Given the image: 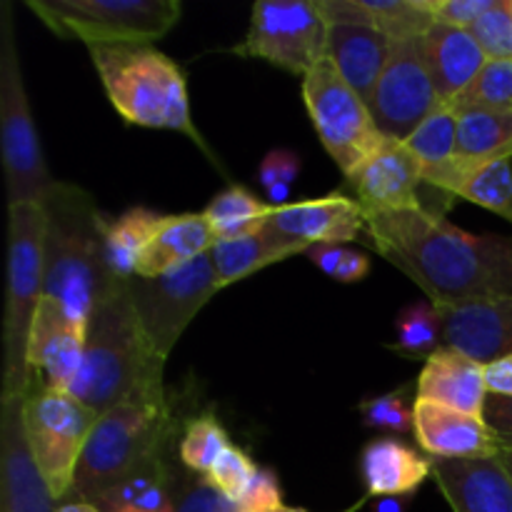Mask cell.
Returning <instances> with one entry per match:
<instances>
[{
	"mask_svg": "<svg viewBox=\"0 0 512 512\" xmlns=\"http://www.w3.org/2000/svg\"><path fill=\"white\" fill-rule=\"evenodd\" d=\"M365 235L435 305L512 298V238L475 235L435 210L365 213Z\"/></svg>",
	"mask_w": 512,
	"mask_h": 512,
	"instance_id": "obj_1",
	"label": "cell"
},
{
	"mask_svg": "<svg viewBox=\"0 0 512 512\" xmlns=\"http://www.w3.org/2000/svg\"><path fill=\"white\" fill-rule=\"evenodd\" d=\"M43 233V298L88 325L95 303L118 283L105 260V218L80 185L55 180L40 200Z\"/></svg>",
	"mask_w": 512,
	"mask_h": 512,
	"instance_id": "obj_2",
	"label": "cell"
},
{
	"mask_svg": "<svg viewBox=\"0 0 512 512\" xmlns=\"http://www.w3.org/2000/svg\"><path fill=\"white\" fill-rule=\"evenodd\" d=\"M163 368L140 328L128 280H118L95 303L70 395L98 415L128 400H165Z\"/></svg>",
	"mask_w": 512,
	"mask_h": 512,
	"instance_id": "obj_3",
	"label": "cell"
},
{
	"mask_svg": "<svg viewBox=\"0 0 512 512\" xmlns=\"http://www.w3.org/2000/svg\"><path fill=\"white\" fill-rule=\"evenodd\" d=\"M110 103L130 125L178 130L210 153L190 115L185 75L168 55L150 45L90 50Z\"/></svg>",
	"mask_w": 512,
	"mask_h": 512,
	"instance_id": "obj_4",
	"label": "cell"
},
{
	"mask_svg": "<svg viewBox=\"0 0 512 512\" xmlns=\"http://www.w3.org/2000/svg\"><path fill=\"white\" fill-rule=\"evenodd\" d=\"M175 418L165 400H128L98 415L65 500L93 503L100 493L165 453ZM63 500V503H65Z\"/></svg>",
	"mask_w": 512,
	"mask_h": 512,
	"instance_id": "obj_5",
	"label": "cell"
},
{
	"mask_svg": "<svg viewBox=\"0 0 512 512\" xmlns=\"http://www.w3.org/2000/svg\"><path fill=\"white\" fill-rule=\"evenodd\" d=\"M43 233L40 203L8 208V290L3 330V398H25L33 385L28 363L30 330L43 300Z\"/></svg>",
	"mask_w": 512,
	"mask_h": 512,
	"instance_id": "obj_6",
	"label": "cell"
},
{
	"mask_svg": "<svg viewBox=\"0 0 512 512\" xmlns=\"http://www.w3.org/2000/svg\"><path fill=\"white\" fill-rule=\"evenodd\" d=\"M0 150H3L8 208L40 203L55 180L45 165L38 128L30 113L18 43H15L13 5L8 0L0 3Z\"/></svg>",
	"mask_w": 512,
	"mask_h": 512,
	"instance_id": "obj_7",
	"label": "cell"
},
{
	"mask_svg": "<svg viewBox=\"0 0 512 512\" xmlns=\"http://www.w3.org/2000/svg\"><path fill=\"white\" fill-rule=\"evenodd\" d=\"M28 8L60 38L93 48L150 45L183 15L178 0H28Z\"/></svg>",
	"mask_w": 512,
	"mask_h": 512,
	"instance_id": "obj_8",
	"label": "cell"
},
{
	"mask_svg": "<svg viewBox=\"0 0 512 512\" xmlns=\"http://www.w3.org/2000/svg\"><path fill=\"white\" fill-rule=\"evenodd\" d=\"M30 450L48 483L50 493L63 503L70 493L88 435L98 413L63 390H53L33 378L23 405Z\"/></svg>",
	"mask_w": 512,
	"mask_h": 512,
	"instance_id": "obj_9",
	"label": "cell"
},
{
	"mask_svg": "<svg viewBox=\"0 0 512 512\" xmlns=\"http://www.w3.org/2000/svg\"><path fill=\"white\" fill-rule=\"evenodd\" d=\"M303 100L320 143L345 178L388 143L368 103L345 83L328 58L303 78Z\"/></svg>",
	"mask_w": 512,
	"mask_h": 512,
	"instance_id": "obj_10",
	"label": "cell"
},
{
	"mask_svg": "<svg viewBox=\"0 0 512 512\" xmlns=\"http://www.w3.org/2000/svg\"><path fill=\"white\" fill-rule=\"evenodd\" d=\"M128 288L150 350L165 363L190 320L220 290V280L205 253L160 278H130Z\"/></svg>",
	"mask_w": 512,
	"mask_h": 512,
	"instance_id": "obj_11",
	"label": "cell"
},
{
	"mask_svg": "<svg viewBox=\"0 0 512 512\" xmlns=\"http://www.w3.org/2000/svg\"><path fill=\"white\" fill-rule=\"evenodd\" d=\"M328 23L315 0H258L250 13L248 35L230 53L265 60L288 73L305 75L325 60Z\"/></svg>",
	"mask_w": 512,
	"mask_h": 512,
	"instance_id": "obj_12",
	"label": "cell"
},
{
	"mask_svg": "<svg viewBox=\"0 0 512 512\" xmlns=\"http://www.w3.org/2000/svg\"><path fill=\"white\" fill-rule=\"evenodd\" d=\"M440 105L423 38L393 43L388 65L368 103L380 133L395 143H405Z\"/></svg>",
	"mask_w": 512,
	"mask_h": 512,
	"instance_id": "obj_13",
	"label": "cell"
},
{
	"mask_svg": "<svg viewBox=\"0 0 512 512\" xmlns=\"http://www.w3.org/2000/svg\"><path fill=\"white\" fill-rule=\"evenodd\" d=\"M260 233L308 253L313 245H345L358 240L365 233V213L358 200L335 193L273 208Z\"/></svg>",
	"mask_w": 512,
	"mask_h": 512,
	"instance_id": "obj_14",
	"label": "cell"
},
{
	"mask_svg": "<svg viewBox=\"0 0 512 512\" xmlns=\"http://www.w3.org/2000/svg\"><path fill=\"white\" fill-rule=\"evenodd\" d=\"M23 405L25 398L0 400V512H58L30 450Z\"/></svg>",
	"mask_w": 512,
	"mask_h": 512,
	"instance_id": "obj_15",
	"label": "cell"
},
{
	"mask_svg": "<svg viewBox=\"0 0 512 512\" xmlns=\"http://www.w3.org/2000/svg\"><path fill=\"white\" fill-rule=\"evenodd\" d=\"M355 200L363 213H388V210L425 208L420 188L423 170L405 143L388 140L378 153L370 155L348 175Z\"/></svg>",
	"mask_w": 512,
	"mask_h": 512,
	"instance_id": "obj_16",
	"label": "cell"
},
{
	"mask_svg": "<svg viewBox=\"0 0 512 512\" xmlns=\"http://www.w3.org/2000/svg\"><path fill=\"white\" fill-rule=\"evenodd\" d=\"M85 330L88 325L70 320L58 303L50 298L40 300L28 348L33 378L48 388L70 393L83 368Z\"/></svg>",
	"mask_w": 512,
	"mask_h": 512,
	"instance_id": "obj_17",
	"label": "cell"
},
{
	"mask_svg": "<svg viewBox=\"0 0 512 512\" xmlns=\"http://www.w3.org/2000/svg\"><path fill=\"white\" fill-rule=\"evenodd\" d=\"M413 433L433 460L498 458L503 440L478 415L460 413L433 400H413Z\"/></svg>",
	"mask_w": 512,
	"mask_h": 512,
	"instance_id": "obj_18",
	"label": "cell"
},
{
	"mask_svg": "<svg viewBox=\"0 0 512 512\" xmlns=\"http://www.w3.org/2000/svg\"><path fill=\"white\" fill-rule=\"evenodd\" d=\"M443 320V348L490 365L512 355V298L470 300L438 305Z\"/></svg>",
	"mask_w": 512,
	"mask_h": 512,
	"instance_id": "obj_19",
	"label": "cell"
},
{
	"mask_svg": "<svg viewBox=\"0 0 512 512\" xmlns=\"http://www.w3.org/2000/svg\"><path fill=\"white\" fill-rule=\"evenodd\" d=\"M433 480L453 512H512V478L498 458L433 460Z\"/></svg>",
	"mask_w": 512,
	"mask_h": 512,
	"instance_id": "obj_20",
	"label": "cell"
},
{
	"mask_svg": "<svg viewBox=\"0 0 512 512\" xmlns=\"http://www.w3.org/2000/svg\"><path fill=\"white\" fill-rule=\"evenodd\" d=\"M415 390L420 400H433L478 418H483L485 400L490 395L485 365L453 348H440L425 360V368L415 380Z\"/></svg>",
	"mask_w": 512,
	"mask_h": 512,
	"instance_id": "obj_21",
	"label": "cell"
},
{
	"mask_svg": "<svg viewBox=\"0 0 512 512\" xmlns=\"http://www.w3.org/2000/svg\"><path fill=\"white\" fill-rule=\"evenodd\" d=\"M393 40L375 25H328V50L325 58L335 65L345 83L370 103L390 60Z\"/></svg>",
	"mask_w": 512,
	"mask_h": 512,
	"instance_id": "obj_22",
	"label": "cell"
},
{
	"mask_svg": "<svg viewBox=\"0 0 512 512\" xmlns=\"http://www.w3.org/2000/svg\"><path fill=\"white\" fill-rule=\"evenodd\" d=\"M423 45L440 103L453 108L455 100L473 85L480 70L485 68L488 55L475 43L470 30L450 28L443 23H435L423 35Z\"/></svg>",
	"mask_w": 512,
	"mask_h": 512,
	"instance_id": "obj_23",
	"label": "cell"
},
{
	"mask_svg": "<svg viewBox=\"0 0 512 512\" xmlns=\"http://www.w3.org/2000/svg\"><path fill=\"white\" fill-rule=\"evenodd\" d=\"M360 475L368 498H408L433 478V458L420 455L403 440L383 435L370 440L360 453Z\"/></svg>",
	"mask_w": 512,
	"mask_h": 512,
	"instance_id": "obj_24",
	"label": "cell"
},
{
	"mask_svg": "<svg viewBox=\"0 0 512 512\" xmlns=\"http://www.w3.org/2000/svg\"><path fill=\"white\" fill-rule=\"evenodd\" d=\"M215 233L205 213L163 215L155 228L153 240L140 255L133 278H160L183 265L193 263L200 255L210 253Z\"/></svg>",
	"mask_w": 512,
	"mask_h": 512,
	"instance_id": "obj_25",
	"label": "cell"
},
{
	"mask_svg": "<svg viewBox=\"0 0 512 512\" xmlns=\"http://www.w3.org/2000/svg\"><path fill=\"white\" fill-rule=\"evenodd\" d=\"M425 188L438 190L450 200L460 198L493 210L512 223V155L485 160V163L455 158L448 168L433 175Z\"/></svg>",
	"mask_w": 512,
	"mask_h": 512,
	"instance_id": "obj_26",
	"label": "cell"
},
{
	"mask_svg": "<svg viewBox=\"0 0 512 512\" xmlns=\"http://www.w3.org/2000/svg\"><path fill=\"white\" fill-rule=\"evenodd\" d=\"M458 118V158L468 163L512 155V110L455 105Z\"/></svg>",
	"mask_w": 512,
	"mask_h": 512,
	"instance_id": "obj_27",
	"label": "cell"
},
{
	"mask_svg": "<svg viewBox=\"0 0 512 512\" xmlns=\"http://www.w3.org/2000/svg\"><path fill=\"white\" fill-rule=\"evenodd\" d=\"M300 253H305V250L283 245L278 240L268 238V235L258 233L240 240L215 243L213 250H210V260H213V268L218 273L220 288H225V285L238 283V280H245L248 275L258 273L268 265L283 263V260Z\"/></svg>",
	"mask_w": 512,
	"mask_h": 512,
	"instance_id": "obj_28",
	"label": "cell"
},
{
	"mask_svg": "<svg viewBox=\"0 0 512 512\" xmlns=\"http://www.w3.org/2000/svg\"><path fill=\"white\" fill-rule=\"evenodd\" d=\"M160 218L163 215L148 208H130L120 218L105 223V260L113 278H133L140 255L153 240Z\"/></svg>",
	"mask_w": 512,
	"mask_h": 512,
	"instance_id": "obj_29",
	"label": "cell"
},
{
	"mask_svg": "<svg viewBox=\"0 0 512 512\" xmlns=\"http://www.w3.org/2000/svg\"><path fill=\"white\" fill-rule=\"evenodd\" d=\"M203 213L213 228L215 243H225V240L258 235L268 223L273 208L243 185H230L210 200Z\"/></svg>",
	"mask_w": 512,
	"mask_h": 512,
	"instance_id": "obj_30",
	"label": "cell"
},
{
	"mask_svg": "<svg viewBox=\"0 0 512 512\" xmlns=\"http://www.w3.org/2000/svg\"><path fill=\"white\" fill-rule=\"evenodd\" d=\"M405 145L420 163L423 183H428L433 175H438L440 170H445L458 158V118H455V110L448 108V105L435 108L423 120V125L405 140Z\"/></svg>",
	"mask_w": 512,
	"mask_h": 512,
	"instance_id": "obj_31",
	"label": "cell"
},
{
	"mask_svg": "<svg viewBox=\"0 0 512 512\" xmlns=\"http://www.w3.org/2000/svg\"><path fill=\"white\" fill-rule=\"evenodd\" d=\"M370 23L393 43L423 38L435 25L430 0H360Z\"/></svg>",
	"mask_w": 512,
	"mask_h": 512,
	"instance_id": "obj_32",
	"label": "cell"
},
{
	"mask_svg": "<svg viewBox=\"0 0 512 512\" xmlns=\"http://www.w3.org/2000/svg\"><path fill=\"white\" fill-rule=\"evenodd\" d=\"M395 333H398V340L393 348L408 358L428 360L445 345L443 320H440V310L433 300H420V303L400 310L398 320H395Z\"/></svg>",
	"mask_w": 512,
	"mask_h": 512,
	"instance_id": "obj_33",
	"label": "cell"
},
{
	"mask_svg": "<svg viewBox=\"0 0 512 512\" xmlns=\"http://www.w3.org/2000/svg\"><path fill=\"white\" fill-rule=\"evenodd\" d=\"M228 448L230 438L223 425H220V420L215 415L205 413L185 425L183 438H180L178 458L190 473L205 478L210 473V468L215 465V460Z\"/></svg>",
	"mask_w": 512,
	"mask_h": 512,
	"instance_id": "obj_34",
	"label": "cell"
},
{
	"mask_svg": "<svg viewBox=\"0 0 512 512\" xmlns=\"http://www.w3.org/2000/svg\"><path fill=\"white\" fill-rule=\"evenodd\" d=\"M455 105L512 110V60H488L473 85L455 100Z\"/></svg>",
	"mask_w": 512,
	"mask_h": 512,
	"instance_id": "obj_35",
	"label": "cell"
},
{
	"mask_svg": "<svg viewBox=\"0 0 512 512\" xmlns=\"http://www.w3.org/2000/svg\"><path fill=\"white\" fill-rule=\"evenodd\" d=\"M360 418L365 428L388 430V433H413V405L408 403V388L378 395L360 403Z\"/></svg>",
	"mask_w": 512,
	"mask_h": 512,
	"instance_id": "obj_36",
	"label": "cell"
},
{
	"mask_svg": "<svg viewBox=\"0 0 512 512\" xmlns=\"http://www.w3.org/2000/svg\"><path fill=\"white\" fill-rule=\"evenodd\" d=\"M468 30L488 60H512V0H498Z\"/></svg>",
	"mask_w": 512,
	"mask_h": 512,
	"instance_id": "obj_37",
	"label": "cell"
},
{
	"mask_svg": "<svg viewBox=\"0 0 512 512\" xmlns=\"http://www.w3.org/2000/svg\"><path fill=\"white\" fill-rule=\"evenodd\" d=\"M300 173V155L293 150L275 148L263 158L258 170L260 185L265 190V203L270 208H283L290 205V188Z\"/></svg>",
	"mask_w": 512,
	"mask_h": 512,
	"instance_id": "obj_38",
	"label": "cell"
},
{
	"mask_svg": "<svg viewBox=\"0 0 512 512\" xmlns=\"http://www.w3.org/2000/svg\"><path fill=\"white\" fill-rule=\"evenodd\" d=\"M305 255L320 273L338 280V283H360L370 273L368 255L345 248V245H313Z\"/></svg>",
	"mask_w": 512,
	"mask_h": 512,
	"instance_id": "obj_39",
	"label": "cell"
},
{
	"mask_svg": "<svg viewBox=\"0 0 512 512\" xmlns=\"http://www.w3.org/2000/svg\"><path fill=\"white\" fill-rule=\"evenodd\" d=\"M255 473H258V465L253 463V458H250L245 450L230 445V448L223 450V455L215 460V465L210 468V473L205 475V478H208V483L213 485L215 490H220L225 498L238 503V500L243 498L245 490H248V485L253 483Z\"/></svg>",
	"mask_w": 512,
	"mask_h": 512,
	"instance_id": "obj_40",
	"label": "cell"
},
{
	"mask_svg": "<svg viewBox=\"0 0 512 512\" xmlns=\"http://www.w3.org/2000/svg\"><path fill=\"white\" fill-rule=\"evenodd\" d=\"M238 512H280L285 508L283 488L275 470L258 468L253 483L243 493V498L235 503Z\"/></svg>",
	"mask_w": 512,
	"mask_h": 512,
	"instance_id": "obj_41",
	"label": "cell"
},
{
	"mask_svg": "<svg viewBox=\"0 0 512 512\" xmlns=\"http://www.w3.org/2000/svg\"><path fill=\"white\" fill-rule=\"evenodd\" d=\"M175 512H238L233 500L208 483V478L195 475L190 483L178 485V508Z\"/></svg>",
	"mask_w": 512,
	"mask_h": 512,
	"instance_id": "obj_42",
	"label": "cell"
},
{
	"mask_svg": "<svg viewBox=\"0 0 512 512\" xmlns=\"http://www.w3.org/2000/svg\"><path fill=\"white\" fill-rule=\"evenodd\" d=\"M430 3H433L435 23L468 30L470 25L478 23L498 0H430Z\"/></svg>",
	"mask_w": 512,
	"mask_h": 512,
	"instance_id": "obj_43",
	"label": "cell"
},
{
	"mask_svg": "<svg viewBox=\"0 0 512 512\" xmlns=\"http://www.w3.org/2000/svg\"><path fill=\"white\" fill-rule=\"evenodd\" d=\"M175 508H178V480L173 478L148 488L118 512H175Z\"/></svg>",
	"mask_w": 512,
	"mask_h": 512,
	"instance_id": "obj_44",
	"label": "cell"
},
{
	"mask_svg": "<svg viewBox=\"0 0 512 512\" xmlns=\"http://www.w3.org/2000/svg\"><path fill=\"white\" fill-rule=\"evenodd\" d=\"M483 420L503 443H512V398H505V395H488Z\"/></svg>",
	"mask_w": 512,
	"mask_h": 512,
	"instance_id": "obj_45",
	"label": "cell"
},
{
	"mask_svg": "<svg viewBox=\"0 0 512 512\" xmlns=\"http://www.w3.org/2000/svg\"><path fill=\"white\" fill-rule=\"evenodd\" d=\"M485 383H488L490 395L512 398V355L485 365Z\"/></svg>",
	"mask_w": 512,
	"mask_h": 512,
	"instance_id": "obj_46",
	"label": "cell"
},
{
	"mask_svg": "<svg viewBox=\"0 0 512 512\" xmlns=\"http://www.w3.org/2000/svg\"><path fill=\"white\" fill-rule=\"evenodd\" d=\"M58 512H100L93 503H85V500H65L60 503Z\"/></svg>",
	"mask_w": 512,
	"mask_h": 512,
	"instance_id": "obj_47",
	"label": "cell"
},
{
	"mask_svg": "<svg viewBox=\"0 0 512 512\" xmlns=\"http://www.w3.org/2000/svg\"><path fill=\"white\" fill-rule=\"evenodd\" d=\"M375 512H405V505L400 498H380Z\"/></svg>",
	"mask_w": 512,
	"mask_h": 512,
	"instance_id": "obj_48",
	"label": "cell"
},
{
	"mask_svg": "<svg viewBox=\"0 0 512 512\" xmlns=\"http://www.w3.org/2000/svg\"><path fill=\"white\" fill-rule=\"evenodd\" d=\"M498 460H500V465L508 470V475L512 478V443H503V448H500V453H498Z\"/></svg>",
	"mask_w": 512,
	"mask_h": 512,
	"instance_id": "obj_49",
	"label": "cell"
},
{
	"mask_svg": "<svg viewBox=\"0 0 512 512\" xmlns=\"http://www.w3.org/2000/svg\"><path fill=\"white\" fill-rule=\"evenodd\" d=\"M363 503H365V500H360V503H355L353 508H348V510H343V512H358L360 508H363ZM280 512H308V510H305V508H288V505H285V508L280 510Z\"/></svg>",
	"mask_w": 512,
	"mask_h": 512,
	"instance_id": "obj_50",
	"label": "cell"
}]
</instances>
